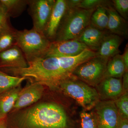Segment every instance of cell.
I'll return each instance as SVG.
<instances>
[{
	"label": "cell",
	"mask_w": 128,
	"mask_h": 128,
	"mask_svg": "<svg viewBox=\"0 0 128 128\" xmlns=\"http://www.w3.org/2000/svg\"></svg>",
	"instance_id": "obj_34"
},
{
	"label": "cell",
	"mask_w": 128,
	"mask_h": 128,
	"mask_svg": "<svg viewBox=\"0 0 128 128\" xmlns=\"http://www.w3.org/2000/svg\"><path fill=\"white\" fill-rule=\"evenodd\" d=\"M117 128H128V120L121 119Z\"/></svg>",
	"instance_id": "obj_31"
},
{
	"label": "cell",
	"mask_w": 128,
	"mask_h": 128,
	"mask_svg": "<svg viewBox=\"0 0 128 128\" xmlns=\"http://www.w3.org/2000/svg\"><path fill=\"white\" fill-rule=\"evenodd\" d=\"M104 5L108 16L107 30L111 32L110 34H117L122 38H126L128 30L127 21L117 12L109 2L106 1Z\"/></svg>",
	"instance_id": "obj_14"
},
{
	"label": "cell",
	"mask_w": 128,
	"mask_h": 128,
	"mask_svg": "<svg viewBox=\"0 0 128 128\" xmlns=\"http://www.w3.org/2000/svg\"><path fill=\"white\" fill-rule=\"evenodd\" d=\"M108 60L95 56L77 66L72 76L92 87H96L105 78Z\"/></svg>",
	"instance_id": "obj_6"
},
{
	"label": "cell",
	"mask_w": 128,
	"mask_h": 128,
	"mask_svg": "<svg viewBox=\"0 0 128 128\" xmlns=\"http://www.w3.org/2000/svg\"><path fill=\"white\" fill-rule=\"evenodd\" d=\"M108 34L105 30L98 29L90 24L76 40L90 50L96 52Z\"/></svg>",
	"instance_id": "obj_15"
},
{
	"label": "cell",
	"mask_w": 128,
	"mask_h": 128,
	"mask_svg": "<svg viewBox=\"0 0 128 128\" xmlns=\"http://www.w3.org/2000/svg\"><path fill=\"white\" fill-rule=\"evenodd\" d=\"M114 102L121 119L128 120V92H124L118 99L114 100Z\"/></svg>",
	"instance_id": "obj_23"
},
{
	"label": "cell",
	"mask_w": 128,
	"mask_h": 128,
	"mask_svg": "<svg viewBox=\"0 0 128 128\" xmlns=\"http://www.w3.org/2000/svg\"><path fill=\"white\" fill-rule=\"evenodd\" d=\"M96 87L102 100H115L124 93L121 78L105 77Z\"/></svg>",
	"instance_id": "obj_11"
},
{
	"label": "cell",
	"mask_w": 128,
	"mask_h": 128,
	"mask_svg": "<svg viewBox=\"0 0 128 128\" xmlns=\"http://www.w3.org/2000/svg\"><path fill=\"white\" fill-rule=\"evenodd\" d=\"M105 3L96 8L92 14L90 20V24L103 30H107L108 19Z\"/></svg>",
	"instance_id": "obj_21"
},
{
	"label": "cell",
	"mask_w": 128,
	"mask_h": 128,
	"mask_svg": "<svg viewBox=\"0 0 128 128\" xmlns=\"http://www.w3.org/2000/svg\"><path fill=\"white\" fill-rule=\"evenodd\" d=\"M4 120H1L0 122V128H7L5 126V124L4 122Z\"/></svg>",
	"instance_id": "obj_32"
},
{
	"label": "cell",
	"mask_w": 128,
	"mask_h": 128,
	"mask_svg": "<svg viewBox=\"0 0 128 128\" xmlns=\"http://www.w3.org/2000/svg\"><path fill=\"white\" fill-rule=\"evenodd\" d=\"M0 2L9 18L20 16L28 6L27 0H0Z\"/></svg>",
	"instance_id": "obj_19"
},
{
	"label": "cell",
	"mask_w": 128,
	"mask_h": 128,
	"mask_svg": "<svg viewBox=\"0 0 128 128\" xmlns=\"http://www.w3.org/2000/svg\"><path fill=\"white\" fill-rule=\"evenodd\" d=\"M81 1L82 0H67V8L72 9L79 8Z\"/></svg>",
	"instance_id": "obj_28"
},
{
	"label": "cell",
	"mask_w": 128,
	"mask_h": 128,
	"mask_svg": "<svg viewBox=\"0 0 128 128\" xmlns=\"http://www.w3.org/2000/svg\"><path fill=\"white\" fill-rule=\"evenodd\" d=\"M44 91V86L36 82H32L22 88L10 112L23 109L37 103L42 96Z\"/></svg>",
	"instance_id": "obj_10"
},
{
	"label": "cell",
	"mask_w": 128,
	"mask_h": 128,
	"mask_svg": "<svg viewBox=\"0 0 128 128\" xmlns=\"http://www.w3.org/2000/svg\"><path fill=\"white\" fill-rule=\"evenodd\" d=\"M87 49L89 48L76 39L53 41L44 57H73Z\"/></svg>",
	"instance_id": "obj_9"
},
{
	"label": "cell",
	"mask_w": 128,
	"mask_h": 128,
	"mask_svg": "<svg viewBox=\"0 0 128 128\" xmlns=\"http://www.w3.org/2000/svg\"><path fill=\"white\" fill-rule=\"evenodd\" d=\"M122 80L123 92H128V71H126L122 76Z\"/></svg>",
	"instance_id": "obj_29"
},
{
	"label": "cell",
	"mask_w": 128,
	"mask_h": 128,
	"mask_svg": "<svg viewBox=\"0 0 128 128\" xmlns=\"http://www.w3.org/2000/svg\"><path fill=\"white\" fill-rule=\"evenodd\" d=\"M22 88L20 86L0 94V121L11 112Z\"/></svg>",
	"instance_id": "obj_17"
},
{
	"label": "cell",
	"mask_w": 128,
	"mask_h": 128,
	"mask_svg": "<svg viewBox=\"0 0 128 128\" xmlns=\"http://www.w3.org/2000/svg\"><path fill=\"white\" fill-rule=\"evenodd\" d=\"M16 30L8 21L0 31V52L16 45Z\"/></svg>",
	"instance_id": "obj_20"
},
{
	"label": "cell",
	"mask_w": 128,
	"mask_h": 128,
	"mask_svg": "<svg viewBox=\"0 0 128 128\" xmlns=\"http://www.w3.org/2000/svg\"><path fill=\"white\" fill-rule=\"evenodd\" d=\"M126 70L121 54H118L110 58L108 60L105 77L121 78Z\"/></svg>",
	"instance_id": "obj_18"
},
{
	"label": "cell",
	"mask_w": 128,
	"mask_h": 128,
	"mask_svg": "<svg viewBox=\"0 0 128 128\" xmlns=\"http://www.w3.org/2000/svg\"><path fill=\"white\" fill-rule=\"evenodd\" d=\"M82 128H98L94 114L83 111L80 114Z\"/></svg>",
	"instance_id": "obj_24"
},
{
	"label": "cell",
	"mask_w": 128,
	"mask_h": 128,
	"mask_svg": "<svg viewBox=\"0 0 128 128\" xmlns=\"http://www.w3.org/2000/svg\"><path fill=\"white\" fill-rule=\"evenodd\" d=\"M106 2L102 0H82L79 8L86 10H91L103 4Z\"/></svg>",
	"instance_id": "obj_26"
},
{
	"label": "cell",
	"mask_w": 128,
	"mask_h": 128,
	"mask_svg": "<svg viewBox=\"0 0 128 128\" xmlns=\"http://www.w3.org/2000/svg\"><path fill=\"white\" fill-rule=\"evenodd\" d=\"M28 66L27 61L23 53L16 44L0 52V68H25Z\"/></svg>",
	"instance_id": "obj_13"
},
{
	"label": "cell",
	"mask_w": 128,
	"mask_h": 128,
	"mask_svg": "<svg viewBox=\"0 0 128 128\" xmlns=\"http://www.w3.org/2000/svg\"><path fill=\"white\" fill-rule=\"evenodd\" d=\"M28 79H29L10 75L0 70V94L21 86L24 81Z\"/></svg>",
	"instance_id": "obj_22"
},
{
	"label": "cell",
	"mask_w": 128,
	"mask_h": 128,
	"mask_svg": "<svg viewBox=\"0 0 128 128\" xmlns=\"http://www.w3.org/2000/svg\"><path fill=\"white\" fill-rule=\"evenodd\" d=\"M112 4L117 12L127 21L128 18V0H114Z\"/></svg>",
	"instance_id": "obj_25"
},
{
	"label": "cell",
	"mask_w": 128,
	"mask_h": 128,
	"mask_svg": "<svg viewBox=\"0 0 128 128\" xmlns=\"http://www.w3.org/2000/svg\"><path fill=\"white\" fill-rule=\"evenodd\" d=\"M121 55L122 60L124 64L126 70H128V44H126V47L124 48L123 54Z\"/></svg>",
	"instance_id": "obj_30"
},
{
	"label": "cell",
	"mask_w": 128,
	"mask_h": 128,
	"mask_svg": "<svg viewBox=\"0 0 128 128\" xmlns=\"http://www.w3.org/2000/svg\"><path fill=\"white\" fill-rule=\"evenodd\" d=\"M67 8L66 0H57L54 5L44 34L51 42L54 41L58 29Z\"/></svg>",
	"instance_id": "obj_12"
},
{
	"label": "cell",
	"mask_w": 128,
	"mask_h": 128,
	"mask_svg": "<svg viewBox=\"0 0 128 128\" xmlns=\"http://www.w3.org/2000/svg\"><path fill=\"white\" fill-rule=\"evenodd\" d=\"M58 89L75 100L86 110L92 109L100 101L96 89L73 76L61 82Z\"/></svg>",
	"instance_id": "obj_5"
},
{
	"label": "cell",
	"mask_w": 128,
	"mask_h": 128,
	"mask_svg": "<svg viewBox=\"0 0 128 128\" xmlns=\"http://www.w3.org/2000/svg\"><path fill=\"white\" fill-rule=\"evenodd\" d=\"M12 118L24 128H67L68 116L64 108L52 102L36 103L12 112Z\"/></svg>",
	"instance_id": "obj_2"
},
{
	"label": "cell",
	"mask_w": 128,
	"mask_h": 128,
	"mask_svg": "<svg viewBox=\"0 0 128 128\" xmlns=\"http://www.w3.org/2000/svg\"><path fill=\"white\" fill-rule=\"evenodd\" d=\"M16 45L20 49L27 62L44 57L51 41L44 34L33 28L30 30H16Z\"/></svg>",
	"instance_id": "obj_4"
},
{
	"label": "cell",
	"mask_w": 128,
	"mask_h": 128,
	"mask_svg": "<svg viewBox=\"0 0 128 128\" xmlns=\"http://www.w3.org/2000/svg\"><path fill=\"white\" fill-rule=\"evenodd\" d=\"M96 56V52L87 49L73 57H44L28 62L25 68H2L10 75L26 77L52 89H58L60 84L70 78L74 70L83 62Z\"/></svg>",
	"instance_id": "obj_1"
},
{
	"label": "cell",
	"mask_w": 128,
	"mask_h": 128,
	"mask_svg": "<svg viewBox=\"0 0 128 128\" xmlns=\"http://www.w3.org/2000/svg\"><path fill=\"white\" fill-rule=\"evenodd\" d=\"M55 1L54 0H28V11L32 20L33 28L38 32L44 34Z\"/></svg>",
	"instance_id": "obj_7"
},
{
	"label": "cell",
	"mask_w": 128,
	"mask_h": 128,
	"mask_svg": "<svg viewBox=\"0 0 128 128\" xmlns=\"http://www.w3.org/2000/svg\"><path fill=\"white\" fill-rule=\"evenodd\" d=\"M95 107L98 128H117L121 118L114 101H99Z\"/></svg>",
	"instance_id": "obj_8"
},
{
	"label": "cell",
	"mask_w": 128,
	"mask_h": 128,
	"mask_svg": "<svg viewBox=\"0 0 128 128\" xmlns=\"http://www.w3.org/2000/svg\"><path fill=\"white\" fill-rule=\"evenodd\" d=\"M123 41V38L114 34H108L104 37L96 56L109 60L120 53L119 47Z\"/></svg>",
	"instance_id": "obj_16"
},
{
	"label": "cell",
	"mask_w": 128,
	"mask_h": 128,
	"mask_svg": "<svg viewBox=\"0 0 128 128\" xmlns=\"http://www.w3.org/2000/svg\"><path fill=\"white\" fill-rule=\"evenodd\" d=\"M96 9L67 8L54 41L77 39L90 25L91 16Z\"/></svg>",
	"instance_id": "obj_3"
},
{
	"label": "cell",
	"mask_w": 128,
	"mask_h": 128,
	"mask_svg": "<svg viewBox=\"0 0 128 128\" xmlns=\"http://www.w3.org/2000/svg\"><path fill=\"white\" fill-rule=\"evenodd\" d=\"M9 17L5 8L0 4V31L8 22Z\"/></svg>",
	"instance_id": "obj_27"
},
{
	"label": "cell",
	"mask_w": 128,
	"mask_h": 128,
	"mask_svg": "<svg viewBox=\"0 0 128 128\" xmlns=\"http://www.w3.org/2000/svg\"><path fill=\"white\" fill-rule=\"evenodd\" d=\"M0 122H1V120L0 121Z\"/></svg>",
	"instance_id": "obj_33"
}]
</instances>
